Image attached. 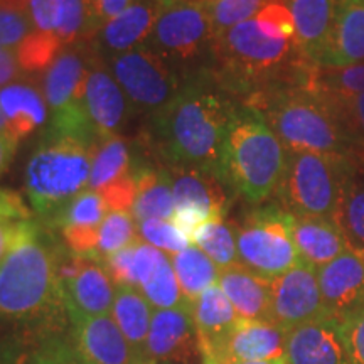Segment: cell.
I'll list each match as a JSON object with an SVG mask.
<instances>
[{
  "instance_id": "obj_1",
  "label": "cell",
  "mask_w": 364,
  "mask_h": 364,
  "mask_svg": "<svg viewBox=\"0 0 364 364\" xmlns=\"http://www.w3.org/2000/svg\"><path fill=\"white\" fill-rule=\"evenodd\" d=\"M51 228L26 220L0 262V349L21 359L41 341L65 334L70 316L56 277L59 241Z\"/></svg>"
},
{
  "instance_id": "obj_2",
  "label": "cell",
  "mask_w": 364,
  "mask_h": 364,
  "mask_svg": "<svg viewBox=\"0 0 364 364\" xmlns=\"http://www.w3.org/2000/svg\"><path fill=\"white\" fill-rule=\"evenodd\" d=\"M236 110L208 81L186 80L176 98L152 115L154 142L167 167L204 169L218 176L223 142Z\"/></svg>"
},
{
  "instance_id": "obj_3",
  "label": "cell",
  "mask_w": 364,
  "mask_h": 364,
  "mask_svg": "<svg viewBox=\"0 0 364 364\" xmlns=\"http://www.w3.org/2000/svg\"><path fill=\"white\" fill-rule=\"evenodd\" d=\"M211 53L223 78L247 88L277 78L289 65L307 63L297 48L292 14L284 0L270 2L253 19L218 36Z\"/></svg>"
},
{
  "instance_id": "obj_4",
  "label": "cell",
  "mask_w": 364,
  "mask_h": 364,
  "mask_svg": "<svg viewBox=\"0 0 364 364\" xmlns=\"http://www.w3.org/2000/svg\"><path fill=\"white\" fill-rule=\"evenodd\" d=\"M248 108L258 112L287 152L341 154L351 157L356 145L321 91L290 86L262 91Z\"/></svg>"
},
{
  "instance_id": "obj_5",
  "label": "cell",
  "mask_w": 364,
  "mask_h": 364,
  "mask_svg": "<svg viewBox=\"0 0 364 364\" xmlns=\"http://www.w3.org/2000/svg\"><path fill=\"white\" fill-rule=\"evenodd\" d=\"M289 152L258 112L238 108L228 127L218 176L247 199L260 204L279 191Z\"/></svg>"
},
{
  "instance_id": "obj_6",
  "label": "cell",
  "mask_w": 364,
  "mask_h": 364,
  "mask_svg": "<svg viewBox=\"0 0 364 364\" xmlns=\"http://www.w3.org/2000/svg\"><path fill=\"white\" fill-rule=\"evenodd\" d=\"M95 147L75 139H48L31 154L24 189L44 226L88 188Z\"/></svg>"
},
{
  "instance_id": "obj_7",
  "label": "cell",
  "mask_w": 364,
  "mask_h": 364,
  "mask_svg": "<svg viewBox=\"0 0 364 364\" xmlns=\"http://www.w3.org/2000/svg\"><path fill=\"white\" fill-rule=\"evenodd\" d=\"M353 169L349 156L289 152L285 176L277 193L290 215L334 220Z\"/></svg>"
},
{
  "instance_id": "obj_8",
  "label": "cell",
  "mask_w": 364,
  "mask_h": 364,
  "mask_svg": "<svg viewBox=\"0 0 364 364\" xmlns=\"http://www.w3.org/2000/svg\"><path fill=\"white\" fill-rule=\"evenodd\" d=\"M238 260L267 279H275L300 263L292 238V215L277 204L253 209L236 226Z\"/></svg>"
},
{
  "instance_id": "obj_9",
  "label": "cell",
  "mask_w": 364,
  "mask_h": 364,
  "mask_svg": "<svg viewBox=\"0 0 364 364\" xmlns=\"http://www.w3.org/2000/svg\"><path fill=\"white\" fill-rule=\"evenodd\" d=\"M107 65L132 108L150 115L167 107L184 85L174 66L147 44L108 58Z\"/></svg>"
},
{
  "instance_id": "obj_10",
  "label": "cell",
  "mask_w": 364,
  "mask_h": 364,
  "mask_svg": "<svg viewBox=\"0 0 364 364\" xmlns=\"http://www.w3.org/2000/svg\"><path fill=\"white\" fill-rule=\"evenodd\" d=\"M149 41L171 65H184L206 49L211 51L215 33L203 0H172L159 16Z\"/></svg>"
},
{
  "instance_id": "obj_11",
  "label": "cell",
  "mask_w": 364,
  "mask_h": 364,
  "mask_svg": "<svg viewBox=\"0 0 364 364\" xmlns=\"http://www.w3.org/2000/svg\"><path fill=\"white\" fill-rule=\"evenodd\" d=\"M326 318L317 268L300 262L272 279V321L285 331Z\"/></svg>"
},
{
  "instance_id": "obj_12",
  "label": "cell",
  "mask_w": 364,
  "mask_h": 364,
  "mask_svg": "<svg viewBox=\"0 0 364 364\" xmlns=\"http://www.w3.org/2000/svg\"><path fill=\"white\" fill-rule=\"evenodd\" d=\"M201 354L191 304L174 309H156L152 314L145 359L149 364H193Z\"/></svg>"
},
{
  "instance_id": "obj_13",
  "label": "cell",
  "mask_w": 364,
  "mask_h": 364,
  "mask_svg": "<svg viewBox=\"0 0 364 364\" xmlns=\"http://www.w3.org/2000/svg\"><path fill=\"white\" fill-rule=\"evenodd\" d=\"M83 105L90 124L100 140L110 135H120L132 113L129 98L97 51L93 54L86 76Z\"/></svg>"
},
{
  "instance_id": "obj_14",
  "label": "cell",
  "mask_w": 364,
  "mask_h": 364,
  "mask_svg": "<svg viewBox=\"0 0 364 364\" xmlns=\"http://www.w3.org/2000/svg\"><path fill=\"white\" fill-rule=\"evenodd\" d=\"M70 338L88 364H149L136 353L113 317L70 318Z\"/></svg>"
},
{
  "instance_id": "obj_15",
  "label": "cell",
  "mask_w": 364,
  "mask_h": 364,
  "mask_svg": "<svg viewBox=\"0 0 364 364\" xmlns=\"http://www.w3.org/2000/svg\"><path fill=\"white\" fill-rule=\"evenodd\" d=\"M317 282L326 318L338 324L364 302V255L348 248L327 265L317 268Z\"/></svg>"
},
{
  "instance_id": "obj_16",
  "label": "cell",
  "mask_w": 364,
  "mask_h": 364,
  "mask_svg": "<svg viewBox=\"0 0 364 364\" xmlns=\"http://www.w3.org/2000/svg\"><path fill=\"white\" fill-rule=\"evenodd\" d=\"M172 0H134L124 12L100 26L93 48L100 56H117L149 41L156 22Z\"/></svg>"
},
{
  "instance_id": "obj_17",
  "label": "cell",
  "mask_w": 364,
  "mask_h": 364,
  "mask_svg": "<svg viewBox=\"0 0 364 364\" xmlns=\"http://www.w3.org/2000/svg\"><path fill=\"white\" fill-rule=\"evenodd\" d=\"M287 339H289V331L273 321L240 318L235 329L213 353L223 364L267 361V359L285 356Z\"/></svg>"
},
{
  "instance_id": "obj_18",
  "label": "cell",
  "mask_w": 364,
  "mask_h": 364,
  "mask_svg": "<svg viewBox=\"0 0 364 364\" xmlns=\"http://www.w3.org/2000/svg\"><path fill=\"white\" fill-rule=\"evenodd\" d=\"M218 285L243 321H272V279L241 263L221 268Z\"/></svg>"
},
{
  "instance_id": "obj_19",
  "label": "cell",
  "mask_w": 364,
  "mask_h": 364,
  "mask_svg": "<svg viewBox=\"0 0 364 364\" xmlns=\"http://www.w3.org/2000/svg\"><path fill=\"white\" fill-rule=\"evenodd\" d=\"M364 61V6L339 0L334 26L317 68H348Z\"/></svg>"
},
{
  "instance_id": "obj_20",
  "label": "cell",
  "mask_w": 364,
  "mask_h": 364,
  "mask_svg": "<svg viewBox=\"0 0 364 364\" xmlns=\"http://www.w3.org/2000/svg\"><path fill=\"white\" fill-rule=\"evenodd\" d=\"M176 208H193L218 220L226 216L228 194L215 172L191 167H167Z\"/></svg>"
},
{
  "instance_id": "obj_21",
  "label": "cell",
  "mask_w": 364,
  "mask_h": 364,
  "mask_svg": "<svg viewBox=\"0 0 364 364\" xmlns=\"http://www.w3.org/2000/svg\"><path fill=\"white\" fill-rule=\"evenodd\" d=\"M285 356L289 364H349L338 326L329 318L290 331Z\"/></svg>"
},
{
  "instance_id": "obj_22",
  "label": "cell",
  "mask_w": 364,
  "mask_h": 364,
  "mask_svg": "<svg viewBox=\"0 0 364 364\" xmlns=\"http://www.w3.org/2000/svg\"><path fill=\"white\" fill-rule=\"evenodd\" d=\"M292 14L300 54L317 66L334 26L339 0H284Z\"/></svg>"
},
{
  "instance_id": "obj_23",
  "label": "cell",
  "mask_w": 364,
  "mask_h": 364,
  "mask_svg": "<svg viewBox=\"0 0 364 364\" xmlns=\"http://www.w3.org/2000/svg\"><path fill=\"white\" fill-rule=\"evenodd\" d=\"M102 263L86 260L75 280L63 287L70 318L108 316L115 300V287Z\"/></svg>"
},
{
  "instance_id": "obj_24",
  "label": "cell",
  "mask_w": 364,
  "mask_h": 364,
  "mask_svg": "<svg viewBox=\"0 0 364 364\" xmlns=\"http://www.w3.org/2000/svg\"><path fill=\"white\" fill-rule=\"evenodd\" d=\"M292 238L300 262L321 268L349 248L341 228L329 218L294 216Z\"/></svg>"
},
{
  "instance_id": "obj_25",
  "label": "cell",
  "mask_w": 364,
  "mask_h": 364,
  "mask_svg": "<svg viewBox=\"0 0 364 364\" xmlns=\"http://www.w3.org/2000/svg\"><path fill=\"white\" fill-rule=\"evenodd\" d=\"M196 332H198L199 348L215 351L221 346L226 336L240 322L233 304L226 297L220 285H213L191 302Z\"/></svg>"
},
{
  "instance_id": "obj_26",
  "label": "cell",
  "mask_w": 364,
  "mask_h": 364,
  "mask_svg": "<svg viewBox=\"0 0 364 364\" xmlns=\"http://www.w3.org/2000/svg\"><path fill=\"white\" fill-rule=\"evenodd\" d=\"M0 110L6 117V130L17 140L48 125L49 120L44 95L36 86L21 81L0 88Z\"/></svg>"
},
{
  "instance_id": "obj_27",
  "label": "cell",
  "mask_w": 364,
  "mask_h": 364,
  "mask_svg": "<svg viewBox=\"0 0 364 364\" xmlns=\"http://www.w3.org/2000/svg\"><path fill=\"white\" fill-rule=\"evenodd\" d=\"M136 198L132 208L135 221L144 220H172L176 203L172 194V181L167 167L139 164L135 169Z\"/></svg>"
},
{
  "instance_id": "obj_28",
  "label": "cell",
  "mask_w": 364,
  "mask_h": 364,
  "mask_svg": "<svg viewBox=\"0 0 364 364\" xmlns=\"http://www.w3.org/2000/svg\"><path fill=\"white\" fill-rule=\"evenodd\" d=\"M152 314V306L140 290H136L135 287H117L110 316L124 332L127 341L144 358Z\"/></svg>"
},
{
  "instance_id": "obj_29",
  "label": "cell",
  "mask_w": 364,
  "mask_h": 364,
  "mask_svg": "<svg viewBox=\"0 0 364 364\" xmlns=\"http://www.w3.org/2000/svg\"><path fill=\"white\" fill-rule=\"evenodd\" d=\"M139 164H134V154L129 140L122 135H110L100 140L95 147L88 189L100 191L122 177L135 172Z\"/></svg>"
},
{
  "instance_id": "obj_30",
  "label": "cell",
  "mask_w": 364,
  "mask_h": 364,
  "mask_svg": "<svg viewBox=\"0 0 364 364\" xmlns=\"http://www.w3.org/2000/svg\"><path fill=\"white\" fill-rule=\"evenodd\" d=\"M354 162V161H353ZM349 248L364 255V167L354 162L334 216Z\"/></svg>"
},
{
  "instance_id": "obj_31",
  "label": "cell",
  "mask_w": 364,
  "mask_h": 364,
  "mask_svg": "<svg viewBox=\"0 0 364 364\" xmlns=\"http://www.w3.org/2000/svg\"><path fill=\"white\" fill-rule=\"evenodd\" d=\"M171 262L182 295L189 304L209 287L216 285L220 279L221 268L196 245H191L182 252L172 255Z\"/></svg>"
},
{
  "instance_id": "obj_32",
  "label": "cell",
  "mask_w": 364,
  "mask_h": 364,
  "mask_svg": "<svg viewBox=\"0 0 364 364\" xmlns=\"http://www.w3.org/2000/svg\"><path fill=\"white\" fill-rule=\"evenodd\" d=\"M100 26L90 0H56V36L63 48L93 43Z\"/></svg>"
},
{
  "instance_id": "obj_33",
  "label": "cell",
  "mask_w": 364,
  "mask_h": 364,
  "mask_svg": "<svg viewBox=\"0 0 364 364\" xmlns=\"http://www.w3.org/2000/svg\"><path fill=\"white\" fill-rule=\"evenodd\" d=\"M193 245L201 248L220 268L240 263L236 248V226L225 221V218L211 220L196 231Z\"/></svg>"
},
{
  "instance_id": "obj_34",
  "label": "cell",
  "mask_w": 364,
  "mask_h": 364,
  "mask_svg": "<svg viewBox=\"0 0 364 364\" xmlns=\"http://www.w3.org/2000/svg\"><path fill=\"white\" fill-rule=\"evenodd\" d=\"M140 240L136 221L132 211H110L100 226L97 262L102 263Z\"/></svg>"
},
{
  "instance_id": "obj_35",
  "label": "cell",
  "mask_w": 364,
  "mask_h": 364,
  "mask_svg": "<svg viewBox=\"0 0 364 364\" xmlns=\"http://www.w3.org/2000/svg\"><path fill=\"white\" fill-rule=\"evenodd\" d=\"M108 208L97 191L85 189L76 196L51 223V230H63L66 226L100 228L108 215Z\"/></svg>"
},
{
  "instance_id": "obj_36",
  "label": "cell",
  "mask_w": 364,
  "mask_h": 364,
  "mask_svg": "<svg viewBox=\"0 0 364 364\" xmlns=\"http://www.w3.org/2000/svg\"><path fill=\"white\" fill-rule=\"evenodd\" d=\"M300 86L321 88L336 93H364V65L348 68H317L312 66L304 76Z\"/></svg>"
},
{
  "instance_id": "obj_37",
  "label": "cell",
  "mask_w": 364,
  "mask_h": 364,
  "mask_svg": "<svg viewBox=\"0 0 364 364\" xmlns=\"http://www.w3.org/2000/svg\"><path fill=\"white\" fill-rule=\"evenodd\" d=\"M211 17L215 39L231 27L253 19L263 7L275 0H203Z\"/></svg>"
},
{
  "instance_id": "obj_38",
  "label": "cell",
  "mask_w": 364,
  "mask_h": 364,
  "mask_svg": "<svg viewBox=\"0 0 364 364\" xmlns=\"http://www.w3.org/2000/svg\"><path fill=\"white\" fill-rule=\"evenodd\" d=\"M63 49L56 34H46L33 31L17 46L16 58L22 70L27 73L46 71Z\"/></svg>"
},
{
  "instance_id": "obj_39",
  "label": "cell",
  "mask_w": 364,
  "mask_h": 364,
  "mask_svg": "<svg viewBox=\"0 0 364 364\" xmlns=\"http://www.w3.org/2000/svg\"><path fill=\"white\" fill-rule=\"evenodd\" d=\"M140 292L149 300L150 306L156 309H174L188 302L184 299V295H182V290L179 287V282H177L174 267H172L169 257L157 268L152 279L140 287Z\"/></svg>"
},
{
  "instance_id": "obj_40",
  "label": "cell",
  "mask_w": 364,
  "mask_h": 364,
  "mask_svg": "<svg viewBox=\"0 0 364 364\" xmlns=\"http://www.w3.org/2000/svg\"><path fill=\"white\" fill-rule=\"evenodd\" d=\"M321 91L327 102L331 103L332 110L336 112L339 122L353 139L358 150L364 149V93L346 95L336 93V91H327L321 88H312Z\"/></svg>"
},
{
  "instance_id": "obj_41",
  "label": "cell",
  "mask_w": 364,
  "mask_h": 364,
  "mask_svg": "<svg viewBox=\"0 0 364 364\" xmlns=\"http://www.w3.org/2000/svg\"><path fill=\"white\" fill-rule=\"evenodd\" d=\"M19 364H88L75 348L70 336L59 334L41 341Z\"/></svg>"
},
{
  "instance_id": "obj_42",
  "label": "cell",
  "mask_w": 364,
  "mask_h": 364,
  "mask_svg": "<svg viewBox=\"0 0 364 364\" xmlns=\"http://www.w3.org/2000/svg\"><path fill=\"white\" fill-rule=\"evenodd\" d=\"M136 230H139L140 240H144L145 243L152 245V247L159 250H164V252L169 255H176L191 247L186 236L177 230L172 221L144 220L136 223Z\"/></svg>"
},
{
  "instance_id": "obj_43",
  "label": "cell",
  "mask_w": 364,
  "mask_h": 364,
  "mask_svg": "<svg viewBox=\"0 0 364 364\" xmlns=\"http://www.w3.org/2000/svg\"><path fill=\"white\" fill-rule=\"evenodd\" d=\"M336 326L349 364H364V302Z\"/></svg>"
},
{
  "instance_id": "obj_44",
  "label": "cell",
  "mask_w": 364,
  "mask_h": 364,
  "mask_svg": "<svg viewBox=\"0 0 364 364\" xmlns=\"http://www.w3.org/2000/svg\"><path fill=\"white\" fill-rule=\"evenodd\" d=\"M34 31L29 14L16 9L0 7V48L12 49L19 46Z\"/></svg>"
},
{
  "instance_id": "obj_45",
  "label": "cell",
  "mask_w": 364,
  "mask_h": 364,
  "mask_svg": "<svg viewBox=\"0 0 364 364\" xmlns=\"http://www.w3.org/2000/svg\"><path fill=\"white\" fill-rule=\"evenodd\" d=\"M102 196L108 211H132L136 198V177L135 172L122 177L107 186V188L97 191Z\"/></svg>"
},
{
  "instance_id": "obj_46",
  "label": "cell",
  "mask_w": 364,
  "mask_h": 364,
  "mask_svg": "<svg viewBox=\"0 0 364 364\" xmlns=\"http://www.w3.org/2000/svg\"><path fill=\"white\" fill-rule=\"evenodd\" d=\"M166 258H167L166 253L161 252V250L156 247H152V245L144 243V241L140 240L139 243H136L135 253H134L135 285L140 289L144 284H147Z\"/></svg>"
},
{
  "instance_id": "obj_47",
  "label": "cell",
  "mask_w": 364,
  "mask_h": 364,
  "mask_svg": "<svg viewBox=\"0 0 364 364\" xmlns=\"http://www.w3.org/2000/svg\"><path fill=\"white\" fill-rule=\"evenodd\" d=\"M139 241H136V243H139ZM136 243L120 250V252L113 253L112 257H108L107 260L103 262L105 270H107L112 282L117 287H135L136 289L134 279V253Z\"/></svg>"
},
{
  "instance_id": "obj_48",
  "label": "cell",
  "mask_w": 364,
  "mask_h": 364,
  "mask_svg": "<svg viewBox=\"0 0 364 364\" xmlns=\"http://www.w3.org/2000/svg\"><path fill=\"white\" fill-rule=\"evenodd\" d=\"M29 17L34 31L56 34V0H29Z\"/></svg>"
},
{
  "instance_id": "obj_49",
  "label": "cell",
  "mask_w": 364,
  "mask_h": 364,
  "mask_svg": "<svg viewBox=\"0 0 364 364\" xmlns=\"http://www.w3.org/2000/svg\"><path fill=\"white\" fill-rule=\"evenodd\" d=\"M0 220L24 221L31 220V211L26 206L22 194L14 189L0 188Z\"/></svg>"
},
{
  "instance_id": "obj_50",
  "label": "cell",
  "mask_w": 364,
  "mask_h": 364,
  "mask_svg": "<svg viewBox=\"0 0 364 364\" xmlns=\"http://www.w3.org/2000/svg\"><path fill=\"white\" fill-rule=\"evenodd\" d=\"M134 0H93L91 7H93L95 16L100 24H105L107 21L117 17L118 14H122Z\"/></svg>"
},
{
  "instance_id": "obj_51",
  "label": "cell",
  "mask_w": 364,
  "mask_h": 364,
  "mask_svg": "<svg viewBox=\"0 0 364 364\" xmlns=\"http://www.w3.org/2000/svg\"><path fill=\"white\" fill-rule=\"evenodd\" d=\"M19 68L16 51L0 48V88L11 85L19 76Z\"/></svg>"
},
{
  "instance_id": "obj_52",
  "label": "cell",
  "mask_w": 364,
  "mask_h": 364,
  "mask_svg": "<svg viewBox=\"0 0 364 364\" xmlns=\"http://www.w3.org/2000/svg\"><path fill=\"white\" fill-rule=\"evenodd\" d=\"M24 221L0 220V262L7 257V253L11 252L14 243L19 238L22 223Z\"/></svg>"
},
{
  "instance_id": "obj_53",
  "label": "cell",
  "mask_w": 364,
  "mask_h": 364,
  "mask_svg": "<svg viewBox=\"0 0 364 364\" xmlns=\"http://www.w3.org/2000/svg\"><path fill=\"white\" fill-rule=\"evenodd\" d=\"M17 145H19V140L16 136L9 134L7 130L0 132V176H4L11 166L14 157H16Z\"/></svg>"
},
{
  "instance_id": "obj_54",
  "label": "cell",
  "mask_w": 364,
  "mask_h": 364,
  "mask_svg": "<svg viewBox=\"0 0 364 364\" xmlns=\"http://www.w3.org/2000/svg\"><path fill=\"white\" fill-rule=\"evenodd\" d=\"M19 363H21L19 356H16V354L0 349V364H19Z\"/></svg>"
},
{
  "instance_id": "obj_55",
  "label": "cell",
  "mask_w": 364,
  "mask_h": 364,
  "mask_svg": "<svg viewBox=\"0 0 364 364\" xmlns=\"http://www.w3.org/2000/svg\"><path fill=\"white\" fill-rule=\"evenodd\" d=\"M201 358H203V364H223L218 356L209 349H201Z\"/></svg>"
},
{
  "instance_id": "obj_56",
  "label": "cell",
  "mask_w": 364,
  "mask_h": 364,
  "mask_svg": "<svg viewBox=\"0 0 364 364\" xmlns=\"http://www.w3.org/2000/svg\"><path fill=\"white\" fill-rule=\"evenodd\" d=\"M241 364H289L287 356L275 358V359H267V361H250V363H241Z\"/></svg>"
},
{
  "instance_id": "obj_57",
  "label": "cell",
  "mask_w": 364,
  "mask_h": 364,
  "mask_svg": "<svg viewBox=\"0 0 364 364\" xmlns=\"http://www.w3.org/2000/svg\"><path fill=\"white\" fill-rule=\"evenodd\" d=\"M7 129V124H6V117H4L2 110H0V132H4Z\"/></svg>"
},
{
  "instance_id": "obj_58",
  "label": "cell",
  "mask_w": 364,
  "mask_h": 364,
  "mask_svg": "<svg viewBox=\"0 0 364 364\" xmlns=\"http://www.w3.org/2000/svg\"><path fill=\"white\" fill-rule=\"evenodd\" d=\"M346 2H351V4H361V6H364V0H346Z\"/></svg>"
},
{
  "instance_id": "obj_59",
  "label": "cell",
  "mask_w": 364,
  "mask_h": 364,
  "mask_svg": "<svg viewBox=\"0 0 364 364\" xmlns=\"http://www.w3.org/2000/svg\"><path fill=\"white\" fill-rule=\"evenodd\" d=\"M157 364H171V363H157Z\"/></svg>"
}]
</instances>
